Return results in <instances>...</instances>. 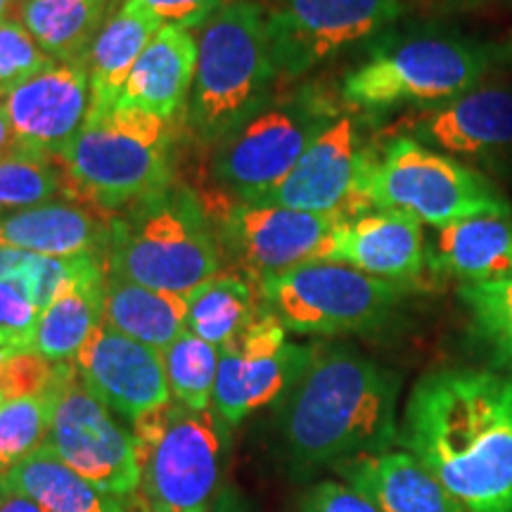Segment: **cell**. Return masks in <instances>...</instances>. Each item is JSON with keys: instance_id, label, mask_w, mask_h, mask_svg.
I'll return each mask as SVG.
<instances>
[{"instance_id": "6da1fadb", "label": "cell", "mask_w": 512, "mask_h": 512, "mask_svg": "<svg viewBox=\"0 0 512 512\" xmlns=\"http://www.w3.org/2000/svg\"><path fill=\"white\" fill-rule=\"evenodd\" d=\"M396 444L467 512H512V366H448L415 382Z\"/></svg>"}, {"instance_id": "7a4b0ae2", "label": "cell", "mask_w": 512, "mask_h": 512, "mask_svg": "<svg viewBox=\"0 0 512 512\" xmlns=\"http://www.w3.org/2000/svg\"><path fill=\"white\" fill-rule=\"evenodd\" d=\"M399 394V373L351 344H313L309 366L273 406L287 472L306 479L347 460L392 451L399 439Z\"/></svg>"}, {"instance_id": "3957f363", "label": "cell", "mask_w": 512, "mask_h": 512, "mask_svg": "<svg viewBox=\"0 0 512 512\" xmlns=\"http://www.w3.org/2000/svg\"><path fill=\"white\" fill-rule=\"evenodd\" d=\"M496 50L477 38L441 27L387 34L342 83L351 110L382 114L396 107H437L475 88Z\"/></svg>"}, {"instance_id": "277c9868", "label": "cell", "mask_w": 512, "mask_h": 512, "mask_svg": "<svg viewBox=\"0 0 512 512\" xmlns=\"http://www.w3.org/2000/svg\"><path fill=\"white\" fill-rule=\"evenodd\" d=\"M107 271L183 297L219 275V235L200 197L171 183L112 216Z\"/></svg>"}, {"instance_id": "5b68a950", "label": "cell", "mask_w": 512, "mask_h": 512, "mask_svg": "<svg viewBox=\"0 0 512 512\" xmlns=\"http://www.w3.org/2000/svg\"><path fill=\"white\" fill-rule=\"evenodd\" d=\"M60 164L74 200L112 219L174 183V128L136 107L91 112Z\"/></svg>"}, {"instance_id": "8992f818", "label": "cell", "mask_w": 512, "mask_h": 512, "mask_svg": "<svg viewBox=\"0 0 512 512\" xmlns=\"http://www.w3.org/2000/svg\"><path fill=\"white\" fill-rule=\"evenodd\" d=\"M197 74L185 124L216 145L273 98V60L266 12L259 0H228L197 38Z\"/></svg>"}, {"instance_id": "52a82bcc", "label": "cell", "mask_w": 512, "mask_h": 512, "mask_svg": "<svg viewBox=\"0 0 512 512\" xmlns=\"http://www.w3.org/2000/svg\"><path fill=\"white\" fill-rule=\"evenodd\" d=\"M230 430L214 406L192 411L181 403L133 425L140 448V512H209L221 489Z\"/></svg>"}, {"instance_id": "ba28073f", "label": "cell", "mask_w": 512, "mask_h": 512, "mask_svg": "<svg viewBox=\"0 0 512 512\" xmlns=\"http://www.w3.org/2000/svg\"><path fill=\"white\" fill-rule=\"evenodd\" d=\"M361 197L370 209H399L420 223L446 228L477 216H510L512 204L482 171L399 136L370 152L361 178Z\"/></svg>"}, {"instance_id": "9c48e42d", "label": "cell", "mask_w": 512, "mask_h": 512, "mask_svg": "<svg viewBox=\"0 0 512 512\" xmlns=\"http://www.w3.org/2000/svg\"><path fill=\"white\" fill-rule=\"evenodd\" d=\"M261 306L297 335H361L392 323L413 287L337 261H306L261 280Z\"/></svg>"}, {"instance_id": "30bf717a", "label": "cell", "mask_w": 512, "mask_h": 512, "mask_svg": "<svg viewBox=\"0 0 512 512\" xmlns=\"http://www.w3.org/2000/svg\"><path fill=\"white\" fill-rule=\"evenodd\" d=\"M337 110L323 93L302 88L271 100L214 145L211 171L238 202H256L302 159Z\"/></svg>"}, {"instance_id": "8fae6325", "label": "cell", "mask_w": 512, "mask_h": 512, "mask_svg": "<svg viewBox=\"0 0 512 512\" xmlns=\"http://www.w3.org/2000/svg\"><path fill=\"white\" fill-rule=\"evenodd\" d=\"M46 444L72 470L114 498L136 496L140 448L124 420L88 392L74 363H62Z\"/></svg>"}, {"instance_id": "7c38bea8", "label": "cell", "mask_w": 512, "mask_h": 512, "mask_svg": "<svg viewBox=\"0 0 512 512\" xmlns=\"http://www.w3.org/2000/svg\"><path fill=\"white\" fill-rule=\"evenodd\" d=\"M278 74L299 79L401 17V0H259Z\"/></svg>"}, {"instance_id": "4fadbf2b", "label": "cell", "mask_w": 512, "mask_h": 512, "mask_svg": "<svg viewBox=\"0 0 512 512\" xmlns=\"http://www.w3.org/2000/svg\"><path fill=\"white\" fill-rule=\"evenodd\" d=\"M311 356L313 344L287 342L280 320L259 306L252 323L219 349L211 406L230 427H238L247 415L283 399Z\"/></svg>"}, {"instance_id": "5bb4252c", "label": "cell", "mask_w": 512, "mask_h": 512, "mask_svg": "<svg viewBox=\"0 0 512 512\" xmlns=\"http://www.w3.org/2000/svg\"><path fill=\"white\" fill-rule=\"evenodd\" d=\"M339 214H311L278 204L238 202L221 223V245L252 283L271 278L306 261H323Z\"/></svg>"}, {"instance_id": "9a60e30c", "label": "cell", "mask_w": 512, "mask_h": 512, "mask_svg": "<svg viewBox=\"0 0 512 512\" xmlns=\"http://www.w3.org/2000/svg\"><path fill=\"white\" fill-rule=\"evenodd\" d=\"M370 150L361 143V131L354 114H337L332 124L309 145L302 159L256 204L311 211V214H339L344 219L370 209L361 197V178Z\"/></svg>"}, {"instance_id": "2e32d148", "label": "cell", "mask_w": 512, "mask_h": 512, "mask_svg": "<svg viewBox=\"0 0 512 512\" xmlns=\"http://www.w3.org/2000/svg\"><path fill=\"white\" fill-rule=\"evenodd\" d=\"M74 366L83 387L131 425L174 401L162 351L121 335L105 320L83 344Z\"/></svg>"}, {"instance_id": "e0dca14e", "label": "cell", "mask_w": 512, "mask_h": 512, "mask_svg": "<svg viewBox=\"0 0 512 512\" xmlns=\"http://www.w3.org/2000/svg\"><path fill=\"white\" fill-rule=\"evenodd\" d=\"M19 150L50 159L64 155L93 110L86 62H55L3 102Z\"/></svg>"}, {"instance_id": "ac0fdd59", "label": "cell", "mask_w": 512, "mask_h": 512, "mask_svg": "<svg viewBox=\"0 0 512 512\" xmlns=\"http://www.w3.org/2000/svg\"><path fill=\"white\" fill-rule=\"evenodd\" d=\"M323 261H337L387 283L415 287L427 271L422 223L408 211L366 209L339 223Z\"/></svg>"}, {"instance_id": "d6986e66", "label": "cell", "mask_w": 512, "mask_h": 512, "mask_svg": "<svg viewBox=\"0 0 512 512\" xmlns=\"http://www.w3.org/2000/svg\"><path fill=\"white\" fill-rule=\"evenodd\" d=\"M418 143L451 157H498L512 152V91L475 86L413 121Z\"/></svg>"}, {"instance_id": "ffe728a7", "label": "cell", "mask_w": 512, "mask_h": 512, "mask_svg": "<svg viewBox=\"0 0 512 512\" xmlns=\"http://www.w3.org/2000/svg\"><path fill=\"white\" fill-rule=\"evenodd\" d=\"M0 247L38 256L98 254L107 259L110 216L83 202L50 200L0 214Z\"/></svg>"}, {"instance_id": "44dd1931", "label": "cell", "mask_w": 512, "mask_h": 512, "mask_svg": "<svg viewBox=\"0 0 512 512\" xmlns=\"http://www.w3.org/2000/svg\"><path fill=\"white\" fill-rule=\"evenodd\" d=\"M197 55L200 50L192 31L164 24L128 74L117 105L174 121L190 100Z\"/></svg>"}, {"instance_id": "7402d4cb", "label": "cell", "mask_w": 512, "mask_h": 512, "mask_svg": "<svg viewBox=\"0 0 512 512\" xmlns=\"http://www.w3.org/2000/svg\"><path fill=\"white\" fill-rule=\"evenodd\" d=\"M332 472L382 512H467L420 460L401 448L347 460Z\"/></svg>"}, {"instance_id": "603a6c76", "label": "cell", "mask_w": 512, "mask_h": 512, "mask_svg": "<svg viewBox=\"0 0 512 512\" xmlns=\"http://www.w3.org/2000/svg\"><path fill=\"white\" fill-rule=\"evenodd\" d=\"M105 278V256H86L38 318L31 351L50 363H74L105 316Z\"/></svg>"}, {"instance_id": "cb8c5ba5", "label": "cell", "mask_w": 512, "mask_h": 512, "mask_svg": "<svg viewBox=\"0 0 512 512\" xmlns=\"http://www.w3.org/2000/svg\"><path fill=\"white\" fill-rule=\"evenodd\" d=\"M427 271L460 285L512 278V219L477 216L439 228L427 245Z\"/></svg>"}, {"instance_id": "d4e9b609", "label": "cell", "mask_w": 512, "mask_h": 512, "mask_svg": "<svg viewBox=\"0 0 512 512\" xmlns=\"http://www.w3.org/2000/svg\"><path fill=\"white\" fill-rule=\"evenodd\" d=\"M162 27L143 0L114 3L86 57L93 91L91 112H105L117 105L128 74Z\"/></svg>"}, {"instance_id": "484cf974", "label": "cell", "mask_w": 512, "mask_h": 512, "mask_svg": "<svg viewBox=\"0 0 512 512\" xmlns=\"http://www.w3.org/2000/svg\"><path fill=\"white\" fill-rule=\"evenodd\" d=\"M102 320L121 335L166 351L188 325V297L152 290L107 271Z\"/></svg>"}, {"instance_id": "4316f807", "label": "cell", "mask_w": 512, "mask_h": 512, "mask_svg": "<svg viewBox=\"0 0 512 512\" xmlns=\"http://www.w3.org/2000/svg\"><path fill=\"white\" fill-rule=\"evenodd\" d=\"M0 491L29 498L43 512H128L121 498L105 494L62 463L48 444L0 479Z\"/></svg>"}, {"instance_id": "83f0119b", "label": "cell", "mask_w": 512, "mask_h": 512, "mask_svg": "<svg viewBox=\"0 0 512 512\" xmlns=\"http://www.w3.org/2000/svg\"><path fill=\"white\" fill-rule=\"evenodd\" d=\"M110 0H24L19 22L55 62H86Z\"/></svg>"}, {"instance_id": "f1b7e54d", "label": "cell", "mask_w": 512, "mask_h": 512, "mask_svg": "<svg viewBox=\"0 0 512 512\" xmlns=\"http://www.w3.org/2000/svg\"><path fill=\"white\" fill-rule=\"evenodd\" d=\"M256 313L259 304L252 280L240 273H219L188 294L185 330L221 349L252 323Z\"/></svg>"}, {"instance_id": "f546056e", "label": "cell", "mask_w": 512, "mask_h": 512, "mask_svg": "<svg viewBox=\"0 0 512 512\" xmlns=\"http://www.w3.org/2000/svg\"><path fill=\"white\" fill-rule=\"evenodd\" d=\"M162 356L171 399L192 411L209 408L219 373V349L185 330Z\"/></svg>"}, {"instance_id": "4dcf8cb0", "label": "cell", "mask_w": 512, "mask_h": 512, "mask_svg": "<svg viewBox=\"0 0 512 512\" xmlns=\"http://www.w3.org/2000/svg\"><path fill=\"white\" fill-rule=\"evenodd\" d=\"M458 299L465 306L472 339L489 351L494 363L512 366V278L460 285Z\"/></svg>"}, {"instance_id": "1f68e13d", "label": "cell", "mask_w": 512, "mask_h": 512, "mask_svg": "<svg viewBox=\"0 0 512 512\" xmlns=\"http://www.w3.org/2000/svg\"><path fill=\"white\" fill-rule=\"evenodd\" d=\"M69 195V181L57 159L17 150L0 159V214L36 207Z\"/></svg>"}, {"instance_id": "d6a6232c", "label": "cell", "mask_w": 512, "mask_h": 512, "mask_svg": "<svg viewBox=\"0 0 512 512\" xmlns=\"http://www.w3.org/2000/svg\"><path fill=\"white\" fill-rule=\"evenodd\" d=\"M55 387L57 380L46 394L0 403V479L10 475L24 458L46 444L50 418H53Z\"/></svg>"}, {"instance_id": "836d02e7", "label": "cell", "mask_w": 512, "mask_h": 512, "mask_svg": "<svg viewBox=\"0 0 512 512\" xmlns=\"http://www.w3.org/2000/svg\"><path fill=\"white\" fill-rule=\"evenodd\" d=\"M53 64V57L43 53L19 19L0 22V91L5 98Z\"/></svg>"}, {"instance_id": "e575fe53", "label": "cell", "mask_w": 512, "mask_h": 512, "mask_svg": "<svg viewBox=\"0 0 512 512\" xmlns=\"http://www.w3.org/2000/svg\"><path fill=\"white\" fill-rule=\"evenodd\" d=\"M60 373V363L31 349H5L0 356V392L5 401L46 394Z\"/></svg>"}, {"instance_id": "d590c367", "label": "cell", "mask_w": 512, "mask_h": 512, "mask_svg": "<svg viewBox=\"0 0 512 512\" xmlns=\"http://www.w3.org/2000/svg\"><path fill=\"white\" fill-rule=\"evenodd\" d=\"M91 254L83 256H69V259H60V256H38V254H24L22 264L15 268L10 280L22 287L24 294L34 302L38 311H46V306L53 302L57 290H60L64 280L72 275L81 261ZM98 256V254H95Z\"/></svg>"}, {"instance_id": "8d00e7d4", "label": "cell", "mask_w": 512, "mask_h": 512, "mask_svg": "<svg viewBox=\"0 0 512 512\" xmlns=\"http://www.w3.org/2000/svg\"><path fill=\"white\" fill-rule=\"evenodd\" d=\"M41 311L15 280L0 278V351L31 349Z\"/></svg>"}, {"instance_id": "74e56055", "label": "cell", "mask_w": 512, "mask_h": 512, "mask_svg": "<svg viewBox=\"0 0 512 512\" xmlns=\"http://www.w3.org/2000/svg\"><path fill=\"white\" fill-rule=\"evenodd\" d=\"M297 512H382L366 494L342 479H318L299 498Z\"/></svg>"}, {"instance_id": "f35d334b", "label": "cell", "mask_w": 512, "mask_h": 512, "mask_svg": "<svg viewBox=\"0 0 512 512\" xmlns=\"http://www.w3.org/2000/svg\"><path fill=\"white\" fill-rule=\"evenodd\" d=\"M162 24L181 29H202L223 8V0H143Z\"/></svg>"}, {"instance_id": "ab89813d", "label": "cell", "mask_w": 512, "mask_h": 512, "mask_svg": "<svg viewBox=\"0 0 512 512\" xmlns=\"http://www.w3.org/2000/svg\"><path fill=\"white\" fill-rule=\"evenodd\" d=\"M209 512H254V510H252V505H249L247 498L242 496L235 486L226 484L219 489V494H216Z\"/></svg>"}, {"instance_id": "60d3db41", "label": "cell", "mask_w": 512, "mask_h": 512, "mask_svg": "<svg viewBox=\"0 0 512 512\" xmlns=\"http://www.w3.org/2000/svg\"><path fill=\"white\" fill-rule=\"evenodd\" d=\"M17 150H19V143H17L15 131H12L10 117L8 112H5V107L0 105V159L12 155V152Z\"/></svg>"}, {"instance_id": "b9f144b4", "label": "cell", "mask_w": 512, "mask_h": 512, "mask_svg": "<svg viewBox=\"0 0 512 512\" xmlns=\"http://www.w3.org/2000/svg\"><path fill=\"white\" fill-rule=\"evenodd\" d=\"M0 512H43L36 503H31L29 498L10 494V491H0Z\"/></svg>"}, {"instance_id": "7bdbcfd3", "label": "cell", "mask_w": 512, "mask_h": 512, "mask_svg": "<svg viewBox=\"0 0 512 512\" xmlns=\"http://www.w3.org/2000/svg\"><path fill=\"white\" fill-rule=\"evenodd\" d=\"M24 254H27V252L0 247V278H10V275L15 273V268L22 264Z\"/></svg>"}, {"instance_id": "ee69618b", "label": "cell", "mask_w": 512, "mask_h": 512, "mask_svg": "<svg viewBox=\"0 0 512 512\" xmlns=\"http://www.w3.org/2000/svg\"><path fill=\"white\" fill-rule=\"evenodd\" d=\"M15 3L17 0H0V22H5V19H8V12Z\"/></svg>"}, {"instance_id": "f6af8a7d", "label": "cell", "mask_w": 512, "mask_h": 512, "mask_svg": "<svg viewBox=\"0 0 512 512\" xmlns=\"http://www.w3.org/2000/svg\"><path fill=\"white\" fill-rule=\"evenodd\" d=\"M434 3H448V5H470V3H477V0H434Z\"/></svg>"}, {"instance_id": "bcb514c9", "label": "cell", "mask_w": 512, "mask_h": 512, "mask_svg": "<svg viewBox=\"0 0 512 512\" xmlns=\"http://www.w3.org/2000/svg\"><path fill=\"white\" fill-rule=\"evenodd\" d=\"M0 356H3V351H0ZM0 403H5V399H3V392H0Z\"/></svg>"}, {"instance_id": "7dc6e473", "label": "cell", "mask_w": 512, "mask_h": 512, "mask_svg": "<svg viewBox=\"0 0 512 512\" xmlns=\"http://www.w3.org/2000/svg\"><path fill=\"white\" fill-rule=\"evenodd\" d=\"M3 95H5V93H3V91H0V98H3Z\"/></svg>"}, {"instance_id": "c3c4849f", "label": "cell", "mask_w": 512, "mask_h": 512, "mask_svg": "<svg viewBox=\"0 0 512 512\" xmlns=\"http://www.w3.org/2000/svg\"><path fill=\"white\" fill-rule=\"evenodd\" d=\"M510 50H512V43H510Z\"/></svg>"}]
</instances>
